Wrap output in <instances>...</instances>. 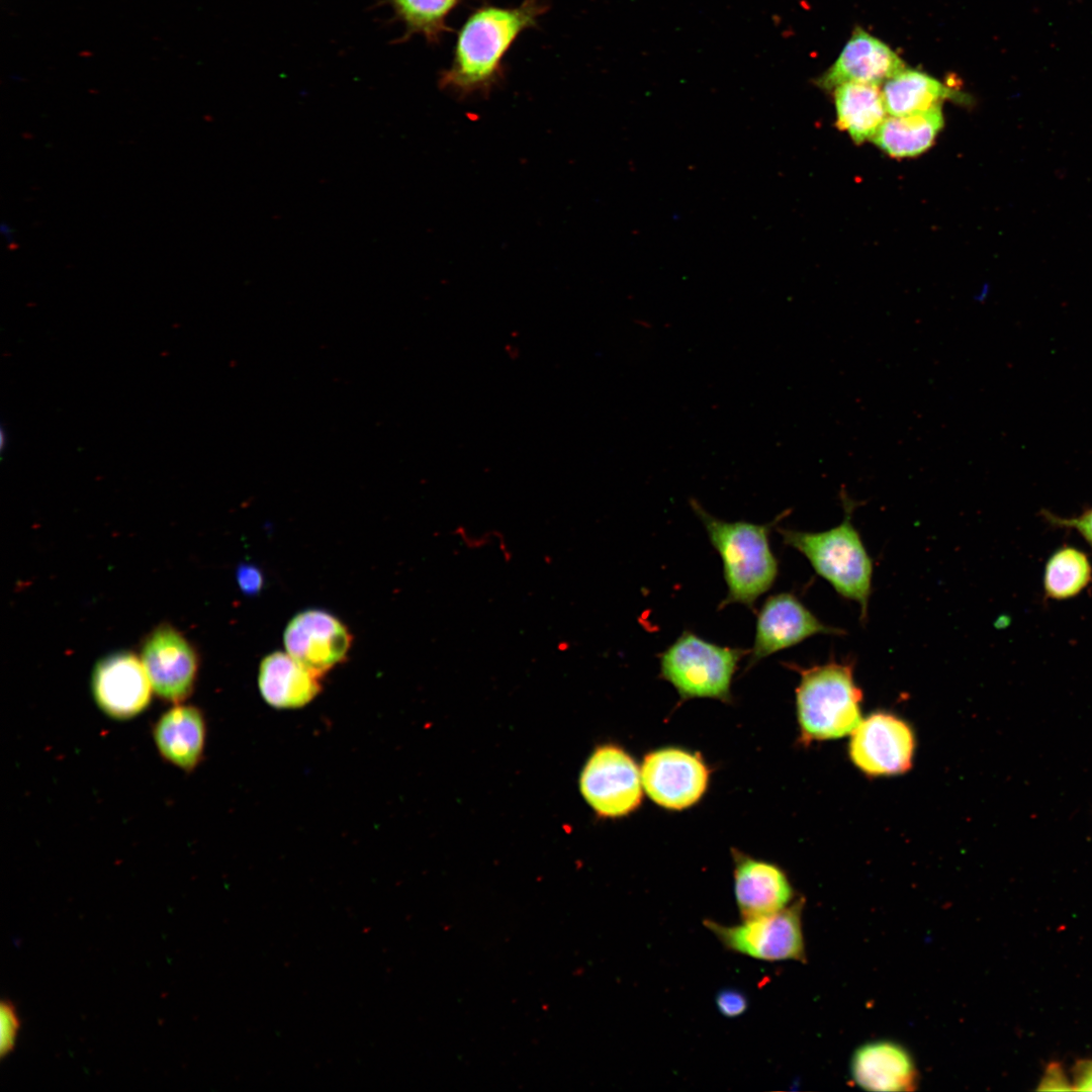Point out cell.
I'll return each instance as SVG.
<instances>
[{"instance_id": "cell-1", "label": "cell", "mask_w": 1092, "mask_h": 1092, "mask_svg": "<svg viewBox=\"0 0 1092 1092\" xmlns=\"http://www.w3.org/2000/svg\"><path fill=\"white\" fill-rule=\"evenodd\" d=\"M546 10L542 0H524L516 7L476 8L458 31L452 62L440 74V88L459 97L486 94L502 78L507 52Z\"/></svg>"}, {"instance_id": "cell-2", "label": "cell", "mask_w": 1092, "mask_h": 1092, "mask_svg": "<svg viewBox=\"0 0 1092 1092\" xmlns=\"http://www.w3.org/2000/svg\"><path fill=\"white\" fill-rule=\"evenodd\" d=\"M691 506L722 559L727 595L719 608L741 604L753 609L757 599L774 585L779 574L778 559L769 543L770 529L776 522L764 525L726 522L710 515L696 500H692Z\"/></svg>"}, {"instance_id": "cell-3", "label": "cell", "mask_w": 1092, "mask_h": 1092, "mask_svg": "<svg viewBox=\"0 0 1092 1092\" xmlns=\"http://www.w3.org/2000/svg\"><path fill=\"white\" fill-rule=\"evenodd\" d=\"M845 517L823 532L779 528L785 544L798 550L814 570L843 598L854 601L866 619L872 590L873 562L851 523L852 502L843 498Z\"/></svg>"}, {"instance_id": "cell-4", "label": "cell", "mask_w": 1092, "mask_h": 1092, "mask_svg": "<svg viewBox=\"0 0 1092 1092\" xmlns=\"http://www.w3.org/2000/svg\"><path fill=\"white\" fill-rule=\"evenodd\" d=\"M798 670L796 706L802 742L851 734L861 721L862 700L851 664L831 661Z\"/></svg>"}, {"instance_id": "cell-5", "label": "cell", "mask_w": 1092, "mask_h": 1092, "mask_svg": "<svg viewBox=\"0 0 1092 1092\" xmlns=\"http://www.w3.org/2000/svg\"><path fill=\"white\" fill-rule=\"evenodd\" d=\"M749 651L721 646L684 631L659 655L660 674L682 700L710 698L729 702L733 674Z\"/></svg>"}, {"instance_id": "cell-6", "label": "cell", "mask_w": 1092, "mask_h": 1092, "mask_svg": "<svg viewBox=\"0 0 1092 1092\" xmlns=\"http://www.w3.org/2000/svg\"><path fill=\"white\" fill-rule=\"evenodd\" d=\"M804 900L799 899L784 909L736 925H723L705 919L710 930L729 951L764 962H806L802 929Z\"/></svg>"}, {"instance_id": "cell-7", "label": "cell", "mask_w": 1092, "mask_h": 1092, "mask_svg": "<svg viewBox=\"0 0 1092 1092\" xmlns=\"http://www.w3.org/2000/svg\"><path fill=\"white\" fill-rule=\"evenodd\" d=\"M583 800L600 818H619L642 801L641 772L633 757L616 744L597 746L578 779Z\"/></svg>"}, {"instance_id": "cell-8", "label": "cell", "mask_w": 1092, "mask_h": 1092, "mask_svg": "<svg viewBox=\"0 0 1092 1092\" xmlns=\"http://www.w3.org/2000/svg\"><path fill=\"white\" fill-rule=\"evenodd\" d=\"M914 734L909 725L890 713H874L851 732L849 756L870 777L903 774L912 765Z\"/></svg>"}, {"instance_id": "cell-9", "label": "cell", "mask_w": 1092, "mask_h": 1092, "mask_svg": "<svg viewBox=\"0 0 1092 1092\" xmlns=\"http://www.w3.org/2000/svg\"><path fill=\"white\" fill-rule=\"evenodd\" d=\"M709 768L697 753L666 747L646 754L641 781L648 797L669 810L696 804L707 790Z\"/></svg>"}, {"instance_id": "cell-10", "label": "cell", "mask_w": 1092, "mask_h": 1092, "mask_svg": "<svg viewBox=\"0 0 1092 1092\" xmlns=\"http://www.w3.org/2000/svg\"><path fill=\"white\" fill-rule=\"evenodd\" d=\"M141 659L153 691L161 699L180 704L193 692L198 656L192 644L173 626L161 624L147 635Z\"/></svg>"}, {"instance_id": "cell-11", "label": "cell", "mask_w": 1092, "mask_h": 1092, "mask_svg": "<svg viewBox=\"0 0 1092 1092\" xmlns=\"http://www.w3.org/2000/svg\"><path fill=\"white\" fill-rule=\"evenodd\" d=\"M287 653L313 673L323 674L342 662L351 647L347 626L329 612L310 609L295 615L285 628Z\"/></svg>"}, {"instance_id": "cell-12", "label": "cell", "mask_w": 1092, "mask_h": 1092, "mask_svg": "<svg viewBox=\"0 0 1092 1092\" xmlns=\"http://www.w3.org/2000/svg\"><path fill=\"white\" fill-rule=\"evenodd\" d=\"M842 633L841 629L823 624L794 594L772 595L757 615L748 666L813 635Z\"/></svg>"}, {"instance_id": "cell-13", "label": "cell", "mask_w": 1092, "mask_h": 1092, "mask_svg": "<svg viewBox=\"0 0 1092 1092\" xmlns=\"http://www.w3.org/2000/svg\"><path fill=\"white\" fill-rule=\"evenodd\" d=\"M91 687L99 708L115 719H128L143 712L153 691L141 657L130 651L113 652L99 659Z\"/></svg>"}, {"instance_id": "cell-14", "label": "cell", "mask_w": 1092, "mask_h": 1092, "mask_svg": "<svg viewBox=\"0 0 1092 1092\" xmlns=\"http://www.w3.org/2000/svg\"><path fill=\"white\" fill-rule=\"evenodd\" d=\"M905 69L904 61L890 47L856 27L837 60L815 84L825 90L847 82L880 85Z\"/></svg>"}, {"instance_id": "cell-15", "label": "cell", "mask_w": 1092, "mask_h": 1092, "mask_svg": "<svg viewBox=\"0 0 1092 1092\" xmlns=\"http://www.w3.org/2000/svg\"><path fill=\"white\" fill-rule=\"evenodd\" d=\"M734 895L742 920L776 913L791 904L793 887L775 863L732 849Z\"/></svg>"}, {"instance_id": "cell-16", "label": "cell", "mask_w": 1092, "mask_h": 1092, "mask_svg": "<svg viewBox=\"0 0 1092 1092\" xmlns=\"http://www.w3.org/2000/svg\"><path fill=\"white\" fill-rule=\"evenodd\" d=\"M855 1083L870 1091H912L917 1070L909 1052L890 1040H877L857 1048L850 1062Z\"/></svg>"}, {"instance_id": "cell-17", "label": "cell", "mask_w": 1092, "mask_h": 1092, "mask_svg": "<svg viewBox=\"0 0 1092 1092\" xmlns=\"http://www.w3.org/2000/svg\"><path fill=\"white\" fill-rule=\"evenodd\" d=\"M288 653L276 651L263 658L258 684L261 696L277 709L300 708L321 691L320 678Z\"/></svg>"}, {"instance_id": "cell-18", "label": "cell", "mask_w": 1092, "mask_h": 1092, "mask_svg": "<svg viewBox=\"0 0 1092 1092\" xmlns=\"http://www.w3.org/2000/svg\"><path fill=\"white\" fill-rule=\"evenodd\" d=\"M154 739L161 755L185 771L201 760L205 721L201 711L190 705L176 704L154 726Z\"/></svg>"}, {"instance_id": "cell-19", "label": "cell", "mask_w": 1092, "mask_h": 1092, "mask_svg": "<svg viewBox=\"0 0 1092 1092\" xmlns=\"http://www.w3.org/2000/svg\"><path fill=\"white\" fill-rule=\"evenodd\" d=\"M836 125L855 144L872 139L887 117L880 85L847 82L834 88Z\"/></svg>"}, {"instance_id": "cell-20", "label": "cell", "mask_w": 1092, "mask_h": 1092, "mask_svg": "<svg viewBox=\"0 0 1092 1092\" xmlns=\"http://www.w3.org/2000/svg\"><path fill=\"white\" fill-rule=\"evenodd\" d=\"M943 126L940 105L906 115L886 117L873 142L895 158L914 157L925 152Z\"/></svg>"}, {"instance_id": "cell-21", "label": "cell", "mask_w": 1092, "mask_h": 1092, "mask_svg": "<svg viewBox=\"0 0 1092 1092\" xmlns=\"http://www.w3.org/2000/svg\"><path fill=\"white\" fill-rule=\"evenodd\" d=\"M949 94V89L935 78L910 69L886 81L883 88L887 112L894 116L940 105Z\"/></svg>"}, {"instance_id": "cell-22", "label": "cell", "mask_w": 1092, "mask_h": 1092, "mask_svg": "<svg viewBox=\"0 0 1092 1092\" xmlns=\"http://www.w3.org/2000/svg\"><path fill=\"white\" fill-rule=\"evenodd\" d=\"M1092 581V564L1085 552L1063 546L1048 558L1043 570L1044 598L1064 601L1077 597Z\"/></svg>"}, {"instance_id": "cell-23", "label": "cell", "mask_w": 1092, "mask_h": 1092, "mask_svg": "<svg viewBox=\"0 0 1092 1092\" xmlns=\"http://www.w3.org/2000/svg\"><path fill=\"white\" fill-rule=\"evenodd\" d=\"M397 19L404 25L406 37L424 36L437 42L448 30L447 18L461 0H388Z\"/></svg>"}, {"instance_id": "cell-24", "label": "cell", "mask_w": 1092, "mask_h": 1092, "mask_svg": "<svg viewBox=\"0 0 1092 1092\" xmlns=\"http://www.w3.org/2000/svg\"><path fill=\"white\" fill-rule=\"evenodd\" d=\"M20 1027L19 1018L14 1005L9 1001L0 1004V1056L9 1055L16 1043Z\"/></svg>"}, {"instance_id": "cell-25", "label": "cell", "mask_w": 1092, "mask_h": 1092, "mask_svg": "<svg viewBox=\"0 0 1092 1092\" xmlns=\"http://www.w3.org/2000/svg\"><path fill=\"white\" fill-rule=\"evenodd\" d=\"M1042 518L1054 527L1077 531L1092 548V507L1076 517H1060L1048 510H1041Z\"/></svg>"}, {"instance_id": "cell-26", "label": "cell", "mask_w": 1092, "mask_h": 1092, "mask_svg": "<svg viewBox=\"0 0 1092 1092\" xmlns=\"http://www.w3.org/2000/svg\"><path fill=\"white\" fill-rule=\"evenodd\" d=\"M718 1011L727 1018L742 1015L748 1008L749 1001L744 992L735 988L720 990L715 997Z\"/></svg>"}, {"instance_id": "cell-27", "label": "cell", "mask_w": 1092, "mask_h": 1092, "mask_svg": "<svg viewBox=\"0 0 1092 1092\" xmlns=\"http://www.w3.org/2000/svg\"><path fill=\"white\" fill-rule=\"evenodd\" d=\"M1037 1089L1044 1091L1074 1090L1073 1086H1071L1069 1080L1067 1079L1062 1067L1057 1063H1052L1046 1068Z\"/></svg>"}, {"instance_id": "cell-28", "label": "cell", "mask_w": 1092, "mask_h": 1092, "mask_svg": "<svg viewBox=\"0 0 1092 1092\" xmlns=\"http://www.w3.org/2000/svg\"><path fill=\"white\" fill-rule=\"evenodd\" d=\"M237 579L241 589L248 595L258 594L263 585V576L260 570L252 565H242L237 571Z\"/></svg>"}, {"instance_id": "cell-29", "label": "cell", "mask_w": 1092, "mask_h": 1092, "mask_svg": "<svg viewBox=\"0 0 1092 1092\" xmlns=\"http://www.w3.org/2000/svg\"><path fill=\"white\" fill-rule=\"evenodd\" d=\"M1074 1090L1092 1091V1060H1084L1076 1065Z\"/></svg>"}, {"instance_id": "cell-30", "label": "cell", "mask_w": 1092, "mask_h": 1092, "mask_svg": "<svg viewBox=\"0 0 1092 1092\" xmlns=\"http://www.w3.org/2000/svg\"><path fill=\"white\" fill-rule=\"evenodd\" d=\"M0 232L8 244L13 242V230L9 223L2 221L0 224Z\"/></svg>"}, {"instance_id": "cell-31", "label": "cell", "mask_w": 1092, "mask_h": 1092, "mask_svg": "<svg viewBox=\"0 0 1092 1092\" xmlns=\"http://www.w3.org/2000/svg\"><path fill=\"white\" fill-rule=\"evenodd\" d=\"M0 440H1L0 441L1 448L3 449L4 446L6 445V440H8L7 435L5 434L4 428L1 429V438H0Z\"/></svg>"}]
</instances>
